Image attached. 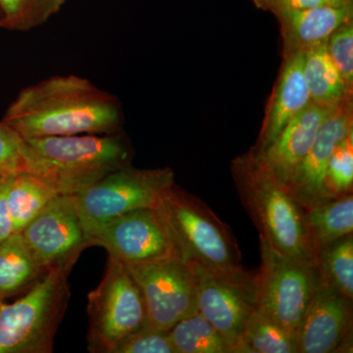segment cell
<instances>
[{
	"instance_id": "11",
	"label": "cell",
	"mask_w": 353,
	"mask_h": 353,
	"mask_svg": "<svg viewBox=\"0 0 353 353\" xmlns=\"http://www.w3.org/2000/svg\"><path fill=\"white\" fill-rule=\"evenodd\" d=\"M21 234L46 272L60 269L71 273L83 250L90 248L73 197L67 194L53 199Z\"/></svg>"
},
{
	"instance_id": "33",
	"label": "cell",
	"mask_w": 353,
	"mask_h": 353,
	"mask_svg": "<svg viewBox=\"0 0 353 353\" xmlns=\"http://www.w3.org/2000/svg\"><path fill=\"white\" fill-rule=\"evenodd\" d=\"M0 19H1V14H0Z\"/></svg>"
},
{
	"instance_id": "9",
	"label": "cell",
	"mask_w": 353,
	"mask_h": 353,
	"mask_svg": "<svg viewBox=\"0 0 353 353\" xmlns=\"http://www.w3.org/2000/svg\"><path fill=\"white\" fill-rule=\"evenodd\" d=\"M90 246L108 250L126 266L179 257L155 208L138 209L85 229Z\"/></svg>"
},
{
	"instance_id": "6",
	"label": "cell",
	"mask_w": 353,
	"mask_h": 353,
	"mask_svg": "<svg viewBox=\"0 0 353 353\" xmlns=\"http://www.w3.org/2000/svg\"><path fill=\"white\" fill-rule=\"evenodd\" d=\"M88 350L113 353L148 325L145 299L126 265L108 256L99 285L88 294Z\"/></svg>"
},
{
	"instance_id": "28",
	"label": "cell",
	"mask_w": 353,
	"mask_h": 353,
	"mask_svg": "<svg viewBox=\"0 0 353 353\" xmlns=\"http://www.w3.org/2000/svg\"><path fill=\"white\" fill-rule=\"evenodd\" d=\"M113 353H176L169 332L143 327L132 334L114 350Z\"/></svg>"
},
{
	"instance_id": "30",
	"label": "cell",
	"mask_w": 353,
	"mask_h": 353,
	"mask_svg": "<svg viewBox=\"0 0 353 353\" xmlns=\"http://www.w3.org/2000/svg\"><path fill=\"white\" fill-rule=\"evenodd\" d=\"M260 10L273 14L280 10H297L328 6L325 0H250Z\"/></svg>"
},
{
	"instance_id": "32",
	"label": "cell",
	"mask_w": 353,
	"mask_h": 353,
	"mask_svg": "<svg viewBox=\"0 0 353 353\" xmlns=\"http://www.w3.org/2000/svg\"><path fill=\"white\" fill-rule=\"evenodd\" d=\"M330 6L341 7L353 4V0H325Z\"/></svg>"
},
{
	"instance_id": "25",
	"label": "cell",
	"mask_w": 353,
	"mask_h": 353,
	"mask_svg": "<svg viewBox=\"0 0 353 353\" xmlns=\"http://www.w3.org/2000/svg\"><path fill=\"white\" fill-rule=\"evenodd\" d=\"M67 0H0V28L29 32L48 23Z\"/></svg>"
},
{
	"instance_id": "12",
	"label": "cell",
	"mask_w": 353,
	"mask_h": 353,
	"mask_svg": "<svg viewBox=\"0 0 353 353\" xmlns=\"http://www.w3.org/2000/svg\"><path fill=\"white\" fill-rule=\"evenodd\" d=\"M352 299L321 281L296 331L299 353L352 352Z\"/></svg>"
},
{
	"instance_id": "22",
	"label": "cell",
	"mask_w": 353,
	"mask_h": 353,
	"mask_svg": "<svg viewBox=\"0 0 353 353\" xmlns=\"http://www.w3.org/2000/svg\"><path fill=\"white\" fill-rule=\"evenodd\" d=\"M236 353H299L296 334L255 309L246 322Z\"/></svg>"
},
{
	"instance_id": "2",
	"label": "cell",
	"mask_w": 353,
	"mask_h": 353,
	"mask_svg": "<svg viewBox=\"0 0 353 353\" xmlns=\"http://www.w3.org/2000/svg\"><path fill=\"white\" fill-rule=\"evenodd\" d=\"M232 176L260 243L285 259L315 265L318 250L304 208L252 148L231 164Z\"/></svg>"
},
{
	"instance_id": "3",
	"label": "cell",
	"mask_w": 353,
	"mask_h": 353,
	"mask_svg": "<svg viewBox=\"0 0 353 353\" xmlns=\"http://www.w3.org/2000/svg\"><path fill=\"white\" fill-rule=\"evenodd\" d=\"M134 152L123 131L74 134L23 141L22 171L74 196L104 176L131 166Z\"/></svg>"
},
{
	"instance_id": "23",
	"label": "cell",
	"mask_w": 353,
	"mask_h": 353,
	"mask_svg": "<svg viewBox=\"0 0 353 353\" xmlns=\"http://www.w3.org/2000/svg\"><path fill=\"white\" fill-rule=\"evenodd\" d=\"M176 353H234L229 343L199 310L169 330Z\"/></svg>"
},
{
	"instance_id": "1",
	"label": "cell",
	"mask_w": 353,
	"mask_h": 353,
	"mask_svg": "<svg viewBox=\"0 0 353 353\" xmlns=\"http://www.w3.org/2000/svg\"><path fill=\"white\" fill-rule=\"evenodd\" d=\"M23 139L122 131L124 112L116 95L87 78L55 75L23 88L2 118Z\"/></svg>"
},
{
	"instance_id": "19",
	"label": "cell",
	"mask_w": 353,
	"mask_h": 353,
	"mask_svg": "<svg viewBox=\"0 0 353 353\" xmlns=\"http://www.w3.org/2000/svg\"><path fill=\"white\" fill-rule=\"evenodd\" d=\"M303 74L313 103L331 108L352 99V90L330 57L327 43L304 52Z\"/></svg>"
},
{
	"instance_id": "18",
	"label": "cell",
	"mask_w": 353,
	"mask_h": 353,
	"mask_svg": "<svg viewBox=\"0 0 353 353\" xmlns=\"http://www.w3.org/2000/svg\"><path fill=\"white\" fill-rule=\"evenodd\" d=\"M46 273L26 245L22 234L14 233L0 243V299L28 292Z\"/></svg>"
},
{
	"instance_id": "10",
	"label": "cell",
	"mask_w": 353,
	"mask_h": 353,
	"mask_svg": "<svg viewBox=\"0 0 353 353\" xmlns=\"http://www.w3.org/2000/svg\"><path fill=\"white\" fill-rule=\"evenodd\" d=\"M128 269L143 294L150 328L169 331L183 318L196 312V274L179 257Z\"/></svg>"
},
{
	"instance_id": "8",
	"label": "cell",
	"mask_w": 353,
	"mask_h": 353,
	"mask_svg": "<svg viewBox=\"0 0 353 353\" xmlns=\"http://www.w3.org/2000/svg\"><path fill=\"white\" fill-rule=\"evenodd\" d=\"M321 281L315 265L285 259L261 245V264L253 276L257 309L296 334Z\"/></svg>"
},
{
	"instance_id": "24",
	"label": "cell",
	"mask_w": 353,
	"mask_h": 353,
	"mask_svg": "<svg viewBox=\"0 0 353 353\" xmlns=\"http://www.w3.org/2000/svg\"><path fill=\"white\" fill-rule=\"evenodd\" d=\"M316 267L325 284L353 299V234L318 252Z\"/></svg>"
},
{
	"instance_id": "27",
	"label": "cell",
	"mask_w": 353,
	"mask_h": 353,
	"mask_svg": "<svg viewBox=\"0 0 353 353\" xmlns=\"http://www.w3.org/2000/svg\"><path fill=\"white\" fill-rule=\"evenodd\" d=\"M327 50L347 88L353 92V19L334 30Z\"/></svg>"
},
{
	"instance_id": "21",
	"label": "cell",
	"mask_w": 353,
	"mask_h": 353,
	"mask_svg": "<svg viewBox=\"0 0 353 353\" xmlns=\"http://www.w3.org/2000/svg\"><path fill=\"white\" fill-rule=\"evenodd\" d=\"M304 214L319 252L324 246L353 234L352 192L304 208Z\"/></svg>"
},
{
	"instance_id": "4",
	"label": "cell",
	"mask_w": 353,
	"mask_h": 353,
	"mask_svg": "<svg viewBox=\"0 0 353 353\" xmlns=\"http://www.w3.org/2000/svg\"><path fill=\"white\" fill-rule=\"evenodd\" d=\"M179 259L192 267L233 281L253 278L243 266L231 229L208 204L174 183L157 204Z\"/></svg>"
},
{
	"instance_id": "14",
	"label": "cell",
	"mask_w": 353,
	"mask_h": 353,
	"mask_svg": "<svg viewBox=\"0 0 353 353\" xmlns=\"http://www.w3.org/2000/svg\"><path fill=\"white\" fill-rule=\"evenodd\" d=\"M352 99L330 109L312 148L285 187L303 208L328 201L324 187L330 158L339 143L353 131Z\"/></svg>"
},
{
	"instance_id": "16",
	"label": "cell",
	"mask_w": 353,
	"mask_h": 353,
	"mask_svg": "<svg viewBox=\"0 0 353 353\" xmlns=\"http://www.w3.org/2000/svg\"><path fill=\"white\" fill-rule=\"evenodd\" d=\"M277 82L269 97L259 139L252 150L263 152L279 132L311 103L303 74L304 52L283 58Z\"/></svg>"
},
{
	"instance_id": "7",
	"label": "cell",
	"mask_w": 353,
	"mask_h": 353,
	"mask_svg": "<svg viewBox=\"0 0 353 353\" xmlns=\"http://www.w3.org/2000/svg\"><path fill=\"white\" fill-rule=\"evenodd\" d=\"M175 183V173L169 167L138 169L131 165L109 174L72 197L87 229L131 211L157 208Z\"/></svg>"
},
{
	"instance_id": "17",
	"label": "cell",
	"mask_w": 353,
	"mask_h": 353,
	"mask_svg": "<svg viewBox=\"0 0 353 353\" xmlns=\"http://www.w3.org/2000/svg\"><path fill=\"white\" fill-rule=\"evenodd\" d=\"M273 15L280 25L284 58L326 43L334 30L353 19V4L280 10Z\"/></svg>"
},
{
	"instance_id": "13",
	"label": "cell",
	"mask_w": 353,
	"mask_h": 353,
	"mask_svg": "<svg viewBox=\"0 0 353 353\" xmlns=\"http://www.w3.org/2000/svg\"><path fill=\"white\" fill-rule=\"evenodd\" d=\"M192 268L196 278L197 310L233 345L236 353L246 322L257 308L253 278L233 281L199 267Z\"/></svg>"
},
{
	"instance_id": "29",
	"label": "cell",
	"mask_w": 353,
	"mask_h": 353,
	"mask_svg": "<svg viewBox=\"0 0 353 353\" xmlns=\"http://www.w3.org/2000/svg\"><path fill=\"white\" fill-rule=\"evenodd\" d=\"M24 139L0 121V176L22 171Z\"/></svg>"
},
{
	"instance_id": "5",
	"label": "cell",
	"mask_w": 353,
	"mask_h": 353,
	"mask_svg": "<svg viewBox=\"0 0 353 353\" xmlns=\"http://www.w3.org/2000/svg\"><path fill=\"white\" fill-rule=\"evenodd\" d=\"M69 275L53 269L15 303L0 299V353L53 352L71 297Z\"/></svg>"
},
{
	"instance_id": "26",
	"label": "cell",
	"mask_w": 353,
	"mask_h": 353,
	"mask_svg": "<svg viewBox=\"0 0 353 353\" xmlns=\"http://www.w3.org/2000/svg\"><path fill=\"white\" fill-rule=\"evenodd\" d=\"M324 187L328 199L352 192L353 131L339 143L330 158Z\"/></svg>"
},
{
	"instance_id": "15",
	"label": "cell",
	"mask_w": 353,
	"mask_h": 353,
	"mask_svg": "<svg viewBox=\"0 0 353 353\" xmlns=\"http://www.w3.org/2000/svg\"><path fill=\"white\" fill-rule=\"evenodd\" d=\"M327 106L310 104L288 123L276 139L261 152H256L267 168L287 185L312 148L323 121L328 115Z\"/></svg>"
},
{
	"instance_id": "31",
	"label": "cell",
	"mask_w": 353,
	"mask_h": 353,
	"mask_svg": "<svg viewBox=\"0 0 353 353\" xmlns=\"http://www.w3.org/2000/svg\"><path fill=\"white\" fill-rule=\"evenodd\" d=\"M13 174L0 176V243L14 234L12 220L7 205V192Z\"/></svg>"
},
{
	"instance_id": "20",
	"label": "cell",
	"mask_w": 353,
	"mask_h": 353,
	"mask_svg": "<svg viewBox=\"0 0 353 353\" xmlns=\"http://www.w3.org/2000/svg\"><path fill=\"white\" fill-rule=\"evenodd\" d=\"M59 194L39 176L25 171L14 173L7 192L14 233H21Z\"/></svg>"
}]
</instances>
